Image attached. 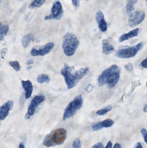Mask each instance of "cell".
I'll return each instance as SVG.
<instances>
[{"mask_svg": "<svg viewBox=\"0 0 147 148\" xmlns=\"http://www.w3.org/2000/svg\"><path fill=\"white\" fill-rule=\"evenodd\" d=\"M114 122L111 119H106L102 121L93 124L92 126V129L94 131H98L103 128L110 127L114 125Z\"/></svg>", "mask_w": 147, "mask_h": 148, "instance_id": "cell-13", "label": "cell"}, {"mask_svg": "<svg viewBox=\"0 0 147 148\" xmlns=\"http://www.w3.org/2000/svg\"><path fill=\"white\" fill-rule=\"evenodd\" d=\"M67 132L64 128H59L52 131L45 137L43 144L47 147L63 144L66 140Z\"/></svg>", "mask_w": 147, "mask_h": 148, "instance_id": "cell-3", "label": "cell"}, {"mask_svg": "<svg viewBox=\"0 0 147 148\" xmlns=\"http://www.w3.org/2000/svg\"><path fill=\"white\" fill-rule=\"evenodd\" d=\"M9 29V27L8 25H2V23L1 24V41L3 40L4 37L8 32Z\"/></svg>", "mask_w": 147, "mask_h": 148, "instance_id": "cell-20", "label": "cell"}, {"mask_svg": "<svg viewBox=\"0 0 147 148\" xmlns=\"http://www.w3.org/2000/svg\"><path fill=\"white\" fill-rule=\"evenodd\" d=\"M51 81V78L48 75L46 74H41L37 77V82L39 83L42 84L44 83H48Z\"/></svg>", "mask_w": 147, "mask_h": 148, "instance_id": "cell-19", "label": "cell"}, {"mask_svg": "<svg viewBox=\"0 0 147 148\" xmlns=\"http://www.w3.org/2000/svg\"><path fill=\"white\" fill-rule=\"evenodd\" d=\"M21 84L23 89L26 91L25 97L28 99L31 97L33 91V86L32 82L29 80L21 81Z\"/></svg>", "mask_w": 147, "mask_h": 148, "instance_id": "cell-14", "label": "cell"}, {"mask_svg": "<svg viewBox=\"0 0 147 148\" xmlns=\"http://www.w3.org/2000/svg\"><path fill=\"white\" fill-rule=\"evenodd\" d=\"M146 17V14L143 11L136 10L130 14L129 19V26L134 27L141 23Z\"/></svg>", "mask_w": 147, "mask_h": 148, "instance_id": "cell-9", "label": "cell"}, {"mask_svg": "<svg viewBox=\"0 0 147 148\" xmlns=\"http://www.w3.org/2000/svg\"><path fill=\"white\" fill-rule=\"evenodd\" d=\"M82 146L81 140L79 138H77L74 140L72 143V147L73 148H80Z\"/></svg>", "mask_w": 147, "mask_h": 148, "instance_id": "cell-24", "label": "cell"}, {"mask_svg": "<svg viewBox=\"0 0 147 148\" xmlns=\"http://www.w3.org/2000/svg\"><path fill=\"white\" fill-rule=\"evenodd\" d=\"M93 89V86L90 84V85H89V86L86 88L85 90H87V92H91V91H92Z\"/></svg>", "mask_w": 147, "mask_h": 148, "instance_id": "cell-30", "label": "cell"}, {"mask_svg": "<svg viewBox=\"0 0 147 148\" xmlns=\"http://www.w3.org/2000/svg\"><path fill=\"white\" fill-rule=\"evenodd\" d=\"M14 104L13 101H9L5 103L2 106H1L0 109L1 121L4 120L8 115L9 111L12 109L14 107Z\"/></svg>", "mask_w": 147, "mask_h": 148, "instance_id": "cell-11", "label": "cell"}, {"mask_svg": "<svg viewBox=\"0 0 147 148\" xmlns=\"http://www.w3.org/2000/svg\"><path fill=\"white\" fill-rule=\"evenodd\" d=\"M46 0H34L29 6L30 9L35 8L41 7L45 2Z\"/></svg>", "mask_w": 147, "mask_h": 148, "instance_id": "cell-21", "label": "cell"}, {"mask_svg": "<svg viewBox=\"0 0 147 148\" xmlns=\"http://www.w3.org/2000/svg\"><path fill=\"white\" fill-rule=\"evenodd\" d=\"M102 53L104 54L108 55L114 52L115 49L113 45H111L107 40H103L102 43Z\"/></svg>", "mask_w": 147, "mask_h": 148, "instance_id": "cell-16", "label": "cell"}, {"mask_svg": "<svg viewBox=\"0 0 147 148\" xmlns=\"http://www.w3.org/2000/svg\"><path fill=\"white\" fill-rule=\"evenodd\" d=\"M63 9L62 6L60 2L56 1L54 2L51 9V14L45 17V20H49L51 19H56L59 20L62 18L63 16Z\"/></svg>", "mask_w": 147, "mask_h": 148, "instance_id": "cell-8", "label": "cell"}, {"mask_svg": "<svg viewBox=\"0 0 147 148\" xmlns=\"http://www.w3.org/2000/svg\"><path fill=\"white\" fill-rule=\"evenodd\" d=\"M91 148H104L103 145L101 143H96Z\"/></svg>", "mask_w": 147, "mask_h": 148, "instance_id": "cell-27", "label": "cell"}, {"mask_svg": "<svg viewBox=\"0 0 147 148\" xmlns=\"http://www.w3.org/2000/svg\"><path fill=\"white\" fill-rule=\"evenodd\" d=\"M146 86H147V84H146Z\"/></svg>", "mask_w": 147, "mask_h": 148, "instance_id": "cell-38", "label": "cell"}, {"mask_svg": "<svg viewBox=\"0 0 147 148\" xmlns=\"http://www.w3.org/2000/svg\"><path fill=\"white\" fill-rule=\"evenodd\" d=\"M121 69L117 65H113L103 71L98 76V82L99 87L107 85L108 88H114L120 79Z\"/></svg>", "mask_w": 147, "mask_h": 148, "instance_id": "cell-2", "label": "cell"}, {"mask_svg": "<svg viewBox=\"0 0 147 148\" xmlns=\"http://www.w3.org/2000/svg\"><path fill=\"white\" fill-rule=\"evenodd\" d=\"M45 100V97L43 95H40L34 97L28 106L27 113L25 116L26 119H29L30 116L34 115L38 106Z\"/></svg>", "mask_w": 147, "mask_h": 148, "instance_id": "cell-7", "label": "cell"}, {"mask_svg": "<svg viewBox=\"0 0 147 148\" xmlns=\"http://www.w3.org/2000/svg\"><path fill=\"white\" fill-rule=\"evenodd\" d=\"M88 67L82 68L78 71H75L73 67H70L65 64L64 68L60 70V73L64 78L65 81L68 89L75 87L79 81L89 73Z\"/></svg>", "mask_w": 147, "mask_h": 148, "instance_id": "cell-1", "label": "cell"}, {"mask_svg": "<svg viewBox=\"0 0 147 148\" xmlns=\"http://www.w3.org/2000/svg\"><path fill=\"white\" fill-rule=\"evenodd\" d=\"M19 148H25L24 144L22 143H20V145H19Z\"/></svg>", "mask_w": 147, "mask_h": 148, "instance_id": "cell-37", "label": "cell"}, {"mask_svg": "<svg viewBox=\"0 0 147 148\" xmlns=\"http://www.w3.org/2000/svg\"><path fill=\"white\" fill-rule=\"evenodd\" d=\"M9 65L16 71H20V66L19 64V62L17 61L10 62H9Z\"/></svg>", "mask_w": 147, "mask_h": 148, "instance_id": "cell-23", "label": "cell"}, {"mask_svg": "<svg viewBox=\"0 0 147 148\" xmlns=\"http://www.w3.org/2000/svg\"><path fill=\"white\" fill-rule=\"evenodd\" d=\"M35 40L34 36L32 34H28L24 36L22 39V46L25 48L28 47L32 41Z\"/></svg>", "mask_w": 147, "mask_h": 148, "instance_id": "cell-17", "label": "cell"}, {"mask_svg": "<svg viewBox=\"0 0 147 148\" xmlns=\"http://www.w3.org/2000/svg\"><path fill=\"white\" fill-rule=\"evenodd\" d=\"M7 51V49L6 48L3 49H2L1 51V57L3 59H4V57L5 56Z\"/></svg>", "mask_w": 147, "mask_h": 148, "instance_id": "cell-29", "label": "cell"}, {"mask_svg": "<svg viewBox=\"0 0 147 148\" xmlns=\"http://www.w3.org/2000/svg\"><path fill=\"white\" fill-rule=\"evenodd\" d=\"M141 133L142 134L144 141L147 145V130L146 129L142 128L141 130Z\"/></svg>", "mask_w": 147, "mask_h": 148, "instance_id": "cell-25", "label": "cell"}, {"mask_svg": "<svg viewBox=\"0 0 147 148\" xmlns=\"http://www.w3.org/2000/svg\"><path fill=\"white\" fill-rule=\"evenodd\" d=\"M112 109L111 106H108L102 109L99 110L97 112V114L98 115L103 116L107 114L108 112L111 111Z\"/></svg>", "mask_w": 147, "mask_h": 148, "instance_id": "cell-22", "label": "cell"}, {"mask_svg": "<svg viewBox=\"0 0 147 148\" xmlns=\"http://www.w3.org/2000/svg\"><path fill=\"white\" fill-rule=\"evenodd\" d=\"M54 46V44L53 42H49L39 48H33L32 49L30 53L33 56H43L52 51Z\"/></svg>", "mask_w": 147, "mask_h": 148, "instance_id": "cell-10", "label": "cell"}, {"mask_svg": "<svg viewBox=\"0 0 147 148\" xmlns=\"http://www.w3.org/2000/svg\"><path fill=\"white\" fill-rule=\"evenodd\" d=\"M83 104V99L81 95L76 97L66 108L63 116V120L66 121L73 117L76 112L81 108Z\"/></svg>", "mask_w": 147, "mask_h": 148, "instance_id": "cell-5", "label": "cell"}, {"mask_svg": "<svg viewBox=\"0 0 147 148\" xmlns=\"http://www.w3.org/2000/svg\"><path fill=\"white\" fill-rule=\"evenodd\" d=\"M96 18L100 31L103 32L107 31L108 29L107 23L104 20V15L102 11H98L96 14Z\"/></svg>", "mask_w": 147, "mask_h": 148, "instance_id": "cell-12", "label": "cell"}, {"mask_svg": "<svg viewBox=\"0 0 147 148\" xmlns=\"http://www.w3.org/2000/svg\"><path fill=\"white\" fill-rule=\"evenodd\" d=\"M141 66L144 68L147 69V57L141 62Z\"/></svg>", "mask_w": 147, "mask_h": 148, "instance_id": "cell-28", "label": "cell"}, {"mask_svg": "<svg viewBox=\"0 0 147 148\" xmlns=\"http://www.w3.org/2000/svg\"><path fill=\"white\" fill-rule=\"evenodd\" d=\"M137 1V0H129V1L126 6V9L128 14H130L131 12L135 9L134 5Z\"/></svg>", "mask_w": 147, "mask_h": 148, "instance_id": "cell-18", "label": "cell"}, {"mask_svg": "<svg viewBox=\"0 0 147 148\" xmlns=\"http://www.w3.org/2000/svg\"><path fill=\"white\" fill-rule=\"evenodd\" d=\"M143 43L140 42L133 47H126L120 49L116 52V55L117 57L122 59H129L134 57L137 53L142 48Z\"/></svg>", "mask_w": 147, "mask_h": 148, "instance_id": "cell-6", "label": "cell"}, {"mask_svg": "<svg viewBox=\"0 0 147 148\" xmlns=\"http://www.w3.org/2000/svg\"><path fill=\"white\" fill-rule=\"evenodd\" d=\"M112 143L111 141H109L107 143V145H106V147L105 148H112Z\"/></svg>", "mask_w": 147, "mask_h": 148, "instance_id": "cell-31", "label": "cell"}, {"mask_svg": "<svg viewBox=\"0 0 147 148\" xmlns=\"http://www.w3.org/2000/svg\"><path fill=\"white\" fill-rule=\"evenodd\" d=\"M113 148H122L121 146L119 143H117L115 144Z\"/></svg>", "mask_w": 147, "mask_h": 148, "instance_id": "cell-34", "label": "cell"}, {"mask_svg": "<svg viewBox=\"0 0 147 148\" xmlns=\"http://www.w3.org/2000/svg\"><path fill=\"white\" fill-rule=\"evenodd\" d=\"M34 61L33 60H28L26 62V65H30L31 64H33Z\"/></svg>", "mask_w": 147, "mask_h": 148, "instance_id": "cell-32", "label": "cell"}, {"mask_svg": "<svg viewBox=\"0 0 147 148\" xmlns=\"http://www.w3.org/2000/svg\"><path fill=\"white\" fill-rule=\"evenodd\" d=\"M143 110H144V112H146V113L147 112V104H145Z\"/></svg>", "mask_w": 147, "mask_h": 148, "instance_id": "cell-36", "label": "cell"}, {"mask_svg": "<svg viewBox=\"0 0 147 148\" xmlns=\"http://www.w3.org/2000/svg\"><path fill=\"white\" fill-rule=\"evenodd\" d=\"M140 29L139 28L135 29L133 30H131L127 34H124L120 36L119 38L120 42H123L124 41L127 40L131 38L137 36L139 34Z\"/></svg>", "mask_w": 147, "mask_h": 148, "instance_id": "cell-15", "label": "cell"}, {"mask_svg": "<svg viewBox=\"0 0 147 148\" xmlns=\"http://www.w3.org/2000/svg\"><path fill=\"white\" fill-rule=\"evenodd\" d=\"M125 68L126 70L129 72H131L133 70V65L131 63H128L127 65L125 66Z\"/></svg>", "mask_w": 147, "mask_h": 148, "instance_id": "cell-26", "label": "cell"}, {"mask_svg": "<svg viewBox=\"0 0 147 148\" xmlns=\"http://www.w3.org/2000/svg\"><path fill=\"white\" fill-rule=\"evenodd\" d=\"M146 1H147V0H146Z\"/></svg>", "mask_w": 147, "mask_h": 148, "instance_id": "cell-39", "label": "cell"}, {"mask_svg": "<svg viewBox=\"0 0 147 148\" xmlns=\"http://www.w3.org/2000/svg\"><path fill=\"white\" fill-rule=\"evenodd\" d=\"M72 4L75 7H77L78 5L77 0H72Z\"/></svg>", "mask_w": 147, "mask_h": 148, "instance_id": "cell-35", "label": "cell"}, {"mask_svg": "<svg viewBox=\"0 0 147 148\" xmlns=\"http://www.w3.org/2000/svg\"><path fill=\"white\" fill-rule=\"evenodd\" d=\"M135 148H142V146L140 143L138 142L135 144Z\"/></svg>", "mask_w": 147, "mask_h": 148, "instance_id": "cell-33", "label": "cell"}, {"mask_svg": "<svg viewBox=\"0 0 147 148\" xmlns=\"http://www.w3.org/2000/svg\"><path fill=\"white\" fill-rule=\"evenodd\" d=\"M79 44V41L75 35L67 33L64 37L62 43V48L65 54L68 56L74 55Z\"/></svg>", "mask_w": 147, "mask_h": 148, "instance_id": "cell-4", "label": "cell"}]
</instances>
